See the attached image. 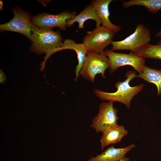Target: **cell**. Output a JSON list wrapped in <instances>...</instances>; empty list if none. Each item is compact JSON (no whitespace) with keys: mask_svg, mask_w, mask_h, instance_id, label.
Here are the masks:
<instances>
[{"mask_svg":"<svg viewBox=\"0 0 161 161\" xmlns=\"http://www.w3.org/2000/svg\"><path fill=\"white\" fill-rule=\"evenodd\" d=\"M135 71L130 70L126 73L125 80L123 81H118L115 83L116 92H108L98 89H95L94 92L100 99L113 102L116 101L124 104L126 108H130L131 100L134 96L140 92L144 86L142 84L134 86H130V81L136 76Z\"/></svg>","mask_w":161,"mask_h":161,"instance_id":"6da1fadb","label":"cell"},{"mask_svg":"<svg viewBox=\"0 0 161 161\" xmlns=\"http://www.w3.org/2000/svg\"><path fill=\"white\" fill-rule=\"evenodd\" d=\"M30 50L37 54H47L63 44L60 32L52 28H38L34 32Z\"/></svg>","mask_w":161,"mask_h":161,"instance_id":"7a4b0ae2","label":"cell"},{"mask_svg":"<svg viewBox=\"0 0 161 161\" xmlns=\"http://www.w3.org/2000/svg\"><path fill=\"white\" fill-rule=\"evenodd\" d=\"M109 66V59L103 53H98L88 50L79 75L93 83L97 75L100 74L102 78H105V71Z\"/></svg>","mask_w":161,"mask_h":161,"instance_id":"3957f363","label":"cell"},{"mask_svg":"<svg viewBox=\"0 0 161 161\" xmlns=\"http://www.w3.org/2000/svg\"><path fill=\"white\" fill-rule=\"evenodd\" d=\"M150 30L143 24H138L134 31L120 41H113L111 49L115 50H129L134 53L145 47L151 40Z\"/></svg>","mask_w":161,"mask_h":161,"instance_id":"277c9868","label":"cell"},{"mask_svg":"<svg viewBox=\"0 0 161 161\" xmlns=\"http://www.w3.org/2000/svg\"><path fill=\"white\" fill-rule=\"evenodd\" d=\"M103 53L109 59L110 74L116 71L119 67L125 66H132L139 73H140L145 66V59L132 52L128 54L117 53L111 49L104 50Z\"/></svg>","mask_w":161,"mask_h":161,"instance_id":"5b68a950","label":"cell"},{"mask_svg":"<svg viewBox=\"0 0 161 161\" xmlns=\"http://www.w3.org/2000/svg\"><path fill=\"white\" fill-rule=\"evenodd\" d=\"M115 32L102 25L92 31H88L83 40L87 50L98 53H103L104 49L111 44Z\"/></svg>","mask_w":161,"mask_h":161,"instance_id":"8992f818","label":"cell"},{"mask_svg":"<svg viewBox=\"0 0 161 161\" xmlns=\"http://www.w3.org/2000/svg\"><path fill=\"white\" fill-rule=\"evenodd\" d=\"M13 12V18L8 22L1 25L0 30L19 33L32 41L34 32L38 28L33 24L27 13L18 7L14 8Z\"/></svg>","mask_w":161,"mask_h":161,"instance_id":"52a82bcc","label":"cell"},{"mask_svg":"<svg viewBox=\"0 0 161 161\" xmlns=\"http://www.w3.org/2000/svg\"><path fill=\"white\" fill-rule=\"evenodd\" d=\"M113 102H103L99 105L98 112L92 119L90 126L97 133L102 132L109 126L118 125V110L114 107Z\"/></svg>","mask_w":161,"mask_h":161,"instance_id":"ba28073f","label":"cell"},{"mask_svg":"<svg viewBox=\"0 0 161 161\" xmlns=\"http://www.w3.org/2000/svg\"><path fill=\"white\" fill-rule=\"evenodd\" d=\"M76 15L77 13L75 11H65L54 15L43 13L32 17L31 21L33 24L39 29L58 27L62 30H65L67 22Z\"/></svg>","mask_w":161,"mask_h":161,"instance_id":"9c48e42d","label":"cell"},{"mask_svg":"<svg viewBox=\"0 0 161 161\" xmlns=\"http://www.w3.org/2000/svg\"><path fill=\"white\" fill-rule=\"evenodd\" d=\"M65 49H70L74 50L76 52L78 63L76 66L75 70V81L77 80L79 76V72L86 57L87 49L83 43L78 44L74 40L69 39H65L63 42V46L60 47L53 49L47 54L44 57L45 60L53 53L58 51Z\"/></svg>","mask_w":161,"mask_h":161,"instance_id":"30bf717a","label":"cell"},{"mask_svg":"<svg viewBox=\"0 0 161 161\" xmlns=\"http://www.w3.org/2000/svg\"><path fill=\"white\" fill-rule=\"evenodd\" d=\"M102 133L100 141L101 149L103 150L108 145L120 142L122 138L127 135L128 131L123 126L118 125L109 126Z\"/></svg>","mask_w":161,"mask_h":161,"instance_id":"8fae6325","label":"cell"},{"mask_svg":"<svg viewBox=\"0 0 161 161\" xmlns=\"http://www.w3.org/2000/svg\"><path fill=\"white\" fill-rule=\"evenodd\" d=\"M112 1V0H93L90 4L94 7L98 17L102 20V25L117 33L120 30L121 26L114 24L109 18V5Z\"/></svg>","mask_w":161,"mask_h":161,"instance_id":"7c38bea8","label":"cell"},{"mask_svg":"<svg viewBox=\"0 0 161 161\" xmlns=\"http://www.w3.org/2000/svg\"><path fill=\"white\" fill-rule=\"evenodd\" d=\"M135 147L131 144L127 147L116 148L111 145L99 154L92 157L88 161H115L123 158L125 154Z\"/></svg>","mask_w":161,"mask_h":161,"instance_id":"4fadbf2b","label":"cell"},{"mask_svg":"<svg viewBox=\"0 0 161 161\" xmlns=\"http://www.w3.org/2000/svg\"><path fill=\"white\" fill-rule=\"evenodd\" d=\"M89 19L95 21L97 27L102 24V20L98 17L95 9L91 4L87 5L82 11L69 21L67 23L66 27L71 26L75 22H77L78 23V29H83L84 23Z\"/></svg>","mask_w":161,"mask_h":161,"instance_id":"5bb4252c","label":"cell"},{"mask_svg":"<svg viewBox=\"0 0 161 161\" xmlns=\"http://www.w3.org/2000/svg\"><path fill=\"white\" fill-rule=\"evenodd\" d=\"M136 77L142 78L149 83L154 84L157 89V95H161V70L151 68L145 66L142 73Z\"/></svg>","mask_w":161,"mask_h":161,"instance_id":"9a60e30c","label":"cell"},{"mask_svg":"<svg viewBox=\"0 0 161 161\" xmlns=\"http://www.w3.org/2000/svg\"><path fill=\"white\" fill-rule=\"evenodd\" d=\"M122 1L124 8L134 5L143 6L147 8L149 12L153 14L157 13L161 9V0H129Z\"/></svg>","mask_w":161,"mask_h":161,"instance_id":"2e32d148","label":"cell"},{"mask_svg":"<svg viewBox=\"0 0 161 161\" xmlns=\"http://www.w3.org/2000/svg\"><path fill=\"white\" fill-rule=\"evenodd\" d=\"M135 54L145 59L148 58L161 60V38L157 44H152L149 43Z\"/></svg>","mask_w":161,"mask_h":161,"instance_id":"e0dca14e","label":"cell"},{"mask_svg":"<svg viewBox=\"0 0 161 161\" xmlns=\"http://www.w3.org/2000/svg\"><path fill=\"white\" fill-rule=\"evenodd\" d=\"M6 81V76L3 72L2 69L0 71V82L3 83Z\"/></svg>","mask_w":161,"mask_h":161,"instance_id":"ac0fdd59","label":"cell"},{"mask_svg":"<svg viewBox=\"0 0 161 161\" xmlns=\"http://www.w3.org/2000/svg\"><path fill=\"white\" fill-rule=\"evenodd\" d=\"M129 158L127 157H124L123 158L120 160L115 161H129Z\"/></svg>","mask_w":161,"mask_h":161,"instance_id":"d6986e66","label":"cell"},{"mask_svg":"<svg viewBox=\"0 0 161 161\" xmlns=\"http://www.w3.org/2000/svg\"><path fill=\"white\" fill-rule=\"evenodd\" d=\"M155 36L158 37H161V30L156 34Z\"/></svg>","mask_w":161,"mask_h":161,"instance_id":"ffe728a7","label":"cell"}]
</instances>
